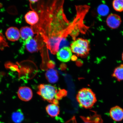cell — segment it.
I'll return each mask as SVG.
<instances>
[{"mask_svg":"<svg viewBox=\"0 0 123 123\" xmlns=\"http://www.w3.org/2000/svg\"><path fill=\"white\" fill-rule=\"evenodd\" d=\"M76 99L80 106L86 109L92 108L97 101L96 94L88 88L81 89L77 95Z\"/></svg>","mask_w":123,"mask_h":123,"instance_id":"cell-2","label":"cell"},{"mask_svg":"<svg viewBox=\"0 0 123 123\" xmlns=\"http://www.w3.org/2000/svg\"><path fill=\"white\" fill-rule=\"evenodd\" d=\"M5 66L7 68L10 69L13 71H17L19 72V70L18 66L14 65L11 63L10 62L7 63V64H5Z\"/></svg>","mask_w":123,"mask_h":123,"instance_id":"cell-21","label":"cell"},{"mask_svg":"<svg viewBox=\"0 0 123 123\" xmlns=\"http://www.w3.org/2000/svg\"><path fill=\"white\" fill-rule=\"evenodd\" d=\"M12 121L15 123H21L24 119V116L20 110L13 112L12 115Z\"/></svg>","mask_w":123,"mask_h":123,"instance_id":"cell-16","label":"cell"},{"mask_svg":"<svg viewBox=\"0 0 123 123\" xmlns=\"http://www.w3.org/2000/svg\"><path fill=\"white\" fill-rule=\"evenodd\" d=\"M32 4H34L35 3L37 2L38 1V0H30L29 1Z\"/></svg>","mask_w":123,"mask_h":123,"instance_id":"cell-23","label":"cell"},{"mask_svg":"<svg viewBox=\"0 0 123 123\" xmlns=\"http://www.w3.org/2000/svg\"><path fill=\"white\" fill-rule=\"evenodd\" d=\"M71 50L78 56L86 57L90 50V41L88 40L78 38L72 43Z\"/></svg>","mask_w":123,"mask_h":123,"instance_id":"cell-4","label":"cell"},{"mask_svg":"<svg viewBox=\"0 0 123 123\" xmlns=\"http://www.w3.org/2000/svg\"><path fill=\"white\" fill-rule=\"evenodd\" d=\"M45 76L47 80L51 83H55L57 82L59 80L57 72L53 68L50 69L46 72Z\"/></svg>","mask_w":123,"mask_h":123,"instance_id":"cell-13","label":"cell"},{"mask_svg":"<svg viewBox=\"0 0 123 123\" xmlns=\"http://www.w3.org/2000/svg\"><path fill=\"white\" fill-rule=\"evenodd\" d=\"M26 22L32 25H34L39 21V18L37 13L33 11H30L26 14L25 16Z\"/></svg>","mask_w":123,"mask_h":123,"instance_id":"cell-11","label":"cell"},{"mask_svg":"<svg viewBox=\"0 0 123 123\" xmlns=\"http://www.w3.org/2000/svg\"><path fill=\"white\" fill-rule=\"evenodd\" d=\"M72 54L70 47H65L61 49L57 53V59L62 62H66L70 61Z\"/></svg>","mask_w":123,"mask_h":123,"instance_id":"cell-7","label":"cell"},{"mask_svg":"<svg viewBox=\"0 0 123 123\" xmlns=\"http://www.w3.org/2000/svg\"><path fill=\"white\" fill-rule=\"evenodd\" d=\"M46 110L47 113L52 117L57 116L59 114V107L56 105L49 104L46 107Z\"/></svg>","mask_w":123,"mask_h":123,"instance_id":"cell-14","label":"cell"},{"mask_svg":"<svg viewBox=\"0 0 123 123\" xmlns=\"http://www.w3.org/2000/svg\"><path fill=\"white\" fill-rule=\"evenodd\" d=\"M25 48L31 53H34L39 50V45L36 38H31L25 41Z\"/></svg>","mask_w":123,"mask_h":123,"instance_id":"cell-10","label":"cell"},{"mask_svg":"<svg viewBox=\"0 0 123 123\" xmlns=\"http://www.w3.org/2000/svg\"><path fill=\"white\" fill-rule=\"evenodd\" d=\"M67 92L66 90L64 89H60L57 95L56 99L58 100H60L63 97L67 96Z\"/></svg>","mask_w":123,"mask_h":123,"instance_id":"cell-20","label":"cell"},{"mask_svg":"<svg viewBox=\"0 0 123 123\" xmlns=\"http://www.w3.org/2000/svg\"><path fill=\"white\" fill-rule=\"evenodd\" d=\"M122 22L121 18L119 15L115 13H111L109 15L106 20L108 26L110 28L115 29L119 27Z\"/></svg>","mask_w":123,"mask_h":123,"instance_id":"cell-5","label":"cell"},{"mask_svg":"<svg viewBox=\"0 0 123 123\" xmlns=\"http://www.w3.org/2000/svg\"><path fill=\"white\" fill-rule=\"evenodd\" d=\"M122 60L123 61V52L122 53Z\"/></svg>","mask_w":123,"mask_h":123,"instance_id":"cell-24","label":"cell"},{"mask_svg":"<svg viewBox=\"0 0 123 123\" xmlns=\"http://www.w3.org/2000/svg\"><path fill=\"white\" fill-rule=\"evenodd\" d=\"M38 89L37 93L44 100L56 105L59 104L58 100L56 99L58 91L56 86L50 84H41L38 86Z\"/></svg>","mask_w":123,"mask_h":123,"instance_id":"cell-3","label":"cell"},{"mask_svg":"<svg viewBox=\"0 0 123 123\" xmlns=\"http://www.w3.org/2000/svg\"><path fill=\"white\" fill-rule=\"evenodd\" d=\"M112 76L118 81H123V64H121L114 69Z\"/></svg>","mask_w":123,"mask_h":123,"instance_id":"cell-15","label":"cell"},{"mask_svg":"<svg viewBox=\"0 0 123 123\" xmlns=\"http://www.w3.org/2000/svg\"><path fill=\"white\" fill-rule=\"evenodd\" d=\"M112 6L114 10L119 12L123 11V0H115L112 2Z\"/></svg>","mask_w":123,"mask_h":123,"instance_id":"cell-17","label":"cell"},{"mask_svg":"<svg viewBox=\"0 0 123 123\" xmlns=\"http://www.w3.org/2000/svg\"><path fill=\"white\" fill-rule=\"evenodd\" d=\"M20 32L21 39L25 41L30 38H32L34 34L32 28L27 26L21 27Z\"/></svg>","mask_w":123,"mask_h":123,"instance_id":"cell-12","label":"cell"},{"mask_svg":"<svg viewBox=\"0 0 123 123\" xmlns=\"http://www.w3.org/2000/svg\"><path fill=\"white\" fill-rule=\"evenodd\" d=\"M65 123H77L74 117Z\"/></svg>","mask_w":123,"mask_h":123,"instance_id":"cell-22","label":"cell"},{"mask_svg":"<svg viewBox=\"0 0 123 123\" xmlns=\"http://www.w3.org/2000/svg\"><path fill=\"white\" fill-rule=\"evenodd\" d=\"M8 46L7 43L2 34L0 32V50L4 49L5 48Z\"/></svg>","mask_w":123,"mask_h":123,"instance_id":"cell-19","label":"cell"},{"mask_svg":"<svg viewBox=\"0 0 123 123\" xmlns=\"http://www.w3.org/2000/svg\"><path fill=\"white\" fill-rule=\"evenodd\" d=\"M110 115L114 121L117 122L122 121L123 119V109L119 106H114L110 109Z\"/></svg>","mask_w":123,"mask_h":123,"instance_id":"cell-8","label":"cell"},{"mask_svg":"<svg viewBox=\"0 0 123 123\" xmlns=\"http://www.w3.org/2000/svg\"><path fill=\"white\" fill-rule=\"evenodd\" d=\"M109 9L107 6L105 4H101L98 7V13L100 15L102 16H105L108 14Z\"/></svg>","mask_w":123,"mask_h":123,"instance_id":"cell-18","label":"cell"},{"mask_svg":"<svg viewBox=\"0 0 123 123\" xmlns=\"http://www.w3.org/2000/svg\"><path fill=\"white\" fill-rule=\"evenodd\" d=\"M18 95L19 99L23 101H28L31 99L33 93L30 87L22 86L19 87L18 92Z\"/></svg>","mask_w":123,"mask_h":123,"instance_id":"cell-6","label":"cell"},{"mask_svg":"<svg viewBox=\"0 0 123 123\" xmlns=\"http://www.w3.org/2000/svg\"><path fill=\"white\" fill-rule=\"evenodd\" d=\"M6 35L8 40L12 41H18L20 36V31L17 28L11 27L8 29Z\"/></svg>","mask_w":123,"mask_h":123,"instance_id":"cell-9","label":"cell"},{"mask_svg":"<svg viewBox=\"0 0 123 123\" xmlns=\"http://www.w3.org/2000/svg\"><path fill=\"white\" fill-rule=\"evenodd\" d=\"M91 123L89 122H85V123Z\"/></svg>","mask_w":123,"mask_h":123,"instance_id":"cell-25","label":"cell"},{"mask_svg":"<svg viewBox=\"0 0 123 123\" xmlns=\"http://www.w3.org/2000/svg\"><path fill=\"white\" fill-rule=\"evenodd\" d=\"M62 1L49 2L41 10L39 23L31 28L34 33L41 35L54 54L57 53L62 41L68 33L69 24L63 12Z\"/></svg>","mask_w":123,"mask_h":123,"instance_id":"cell-1","label":"cell"}]
</instances>
